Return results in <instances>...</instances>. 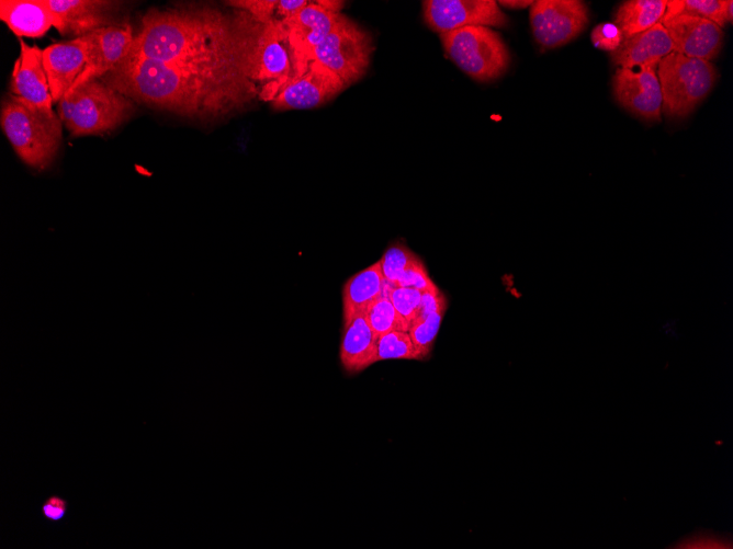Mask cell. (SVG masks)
<instances>
[{
  "instance_id": "ac0fdd59",
  "label": "cell",
  "mask_w": 733,
  "mask_h": 549,
  "mask_svg": "<svg viewBox=\"0 0 733 549\" xmlns=\"http://www.w3.org/2000/svg\"><path fill=\"white\" fill-rule=\"evenodd\" d=\"M87 42L77 37L43 49V67L53 102H59L84 69Z\"/></svg>"
},
{
  "instance_id": "3957f363",
  "label": "cell",
  "mask_w": 733,
  "mask_h": 549,
  "mask_svg": "<svg viewBox=\"0 0 733 549\" xmlns=\"http://www.w3.org/2000/svg\"><path fill=\"white\" fill-rule=\"evenodd\" d=\"M132 110L129 98L98 79L68 91L58 102L59 118L75 137L106 133L126 119Z\"/></svg>"
},
{
  "instance_id": "8992f818",
  "label": "cell",
  "mask_w": 733,
  "mask_h": 549,
  "mask_svg": "<svg viewBox=\"0 0 733 549\" xmlns=\"http://www.w3.org/2000/svg\"><path fill=\"white\" fill-rule=\"evenodd\" d=\"M448 57L480 82L493 81L509 67L510 55L500 34L488 26H464L440 34Z\"/></svg>"
},
{
  "instance_id": "277c9868",
  "label": "cell",
  "mask_w": 733,
  "mask_h": 549,
  "mask_svg": "<svg viewBox=\"0 0 733 549\" xmlns=\"http://www.w3.org/2000/svg\"><path fill=\"white\" fill-rule=\"evenodd\" d=\"M0 123L18 157L35 170L55 159L61 140V121L32 110L12 95L2 101Z\"/></svg>"
},
{
  "instance_id": "ba28073f",
  "label": "cell",
  "mask_w": 733,
  "mask_h": 549,
  "mask_svg": "<svg viewBox=\"0 0 733 549\" xmlns=\"http://www.w3.org/2000/svg\"><path fill=\"white\" fill-rule=\"evenodd\" d=\"M373 49L371 35L340 13L331 32L313 50L311 61L330 69L348 87L364 76Z\"/></svg>"
},
{
  "instance_id": "1f68e13d",
  "label": "cell",
  "mask_w": 733,
  "mask_h": 549,
  "mask_svg": "<svg viewBox=\"0 0 733 549\" xmlns=\"http://www.w3.org/2000/svg\"><path fill=\"white\" fill-rule=\"evenodd\" d=\"M590 38L595 47L613 52L623 41V35L614 23H601L594 27Z\"/></svg>"
},
{
  "instance_id": "484cf974",
  "label": "cell",
  "mask_w": 733,
  "mask_h": 549,
  "mask_svg": "<svg viewBox=\"0 0 733 549\" xmlns=\"http://www.w3.org/2000/svg\"><path fill=\"white\" fill-rule=\"evenodd\" d=\"M728 0H670L659 23L678 15H692L707 19L718 26L725 24L724 9Z\"/></svg>"
},
{
  "instance_id": "cb8c5ba5",
  "label": "cell",
  "mask_w": 733,
  "mask_h": 549,
  "mask_svg": "<svg viewBox=\"0 0 733 549\" xmlns=\"http://www.w3.org/2000/svg\"><path fill=\"white\" fill-rule=\"evenodd\" d=\"M227 4L247 12L259 22L283 23L297 14L308 2L305 0H236L228 1Z\"/></svg>"
},
{
  "instance_id": "5bb4252c",
  "label": "cell",
  "mask_w": 733,
  "mask_h": 549,
  "mask_svg": "<svg viewBox=\"0 0 733 549\" xmlns=\"http://www.w3.org/2000/svg\"><path fill=\"white\" fill-rule=\"evenodd\" d=\"M10 95L32 110L55 116L53 99L43 67V50L20 39V55L14 61Z\"/></svg>"
},
{
  "instance_id": "4316f807",
  "label": "cell",
  "mask_w": 733,
  "mask_h": 549,
  "mask_svg": "<svg viewBox=\"0 0 733 549\" xmlns=\"http://www.w3.org/2000/svg\"><path fill=\"white\" fill-rule=\"evenodd\" d=\"M385 359H424L408 331H391L377 335L375 363Z\"/></svg>"
},
{
  "instance_id": "83f0119b",
  "label": "cell",
  "mask_w": 733,
  "mask_h": 549,
  "mask_svg": "<svg viewBox=\"0 0 733 549\" xmlns=\"http://www.w3.org/2000/svg\"><path fill=\"white\" fill-rule=\"evenodd\" d=\"M446 310L447 304L428 316L416 318L409 324L408 333L410 339L424 358L431 352Z\"/></svg>"
},
{
  "instance_id": "603a6c76",
  "label": "cell",
  "mask_w": 733,
  "mask_h": 549,
  "mask_svg": "<svg viewBox=\"0 0 733 549\" xmlns=\"http://www.w3.org/2000/svg\"><path fill=\"white\" fill-rule=\"evenodd\" d=\"M667 0H630L623 2L614 15V24L623 38L646 31L659 23L666 10Z\"/></svg>"
},
{
  "instance_id": "f546056e",
  "label": "cell",
  "mask_w": 733,
  "mask_h": 549,
  "mask_svg": "<svg viewBox=\"0 0 733 549\" xmlns=\"http://www.w3.org/2000/svg\"><path fill=\"white\" fill-rule=\"evenodd\" d=\"M422 291L391 284L388 297L396 311L410 324L418 314Z\"/></svg>"
},
{
  "instance_id": "d6986e66",
  "label": "cell",
  "mask_w": 733,
  "mask_h": 549,
  "mask_svg": "<svg viewBox=\"0 0 733 549\" xmlns=\"http://www.w3.org/2000/svg\"><path fill=\"white\" fill-rule=\"evenodd\" d=\"M673 52L670 37L662 23L623 38L617 49L611 52V60L619 68H632L643 65L657 66L659 60Z\"/></svg>"
},
{
  "instance_id": "e575fe53",
  "label": "cell",
  "mask_w": 733,
  "mask_h": 549,
  "mask_svg": "<svg viewBox=\"0 0 733 549\" xmlns=\"http://www.w3.org/2000/svg\"><path fill=\"white\" fill-rule=\"evenodd\" d=\"M724 20L725 22H732L733 20V1L728 0L724 9Z\"/></svg>"
},
{
  "instance_id": "6da1fadb",
  "label": "cell",
  "mask_w": 733,
  "mask_h": 549,
  "mask_svg": "<svg viewBox=\"0 0 733 549\" xmlns=\"http://www.w3.org/2000/svg\"><path fill=\"white\" fill-rule=\"evenodd\" d=\"M256 25L257 20L241 10L234 16L208 7L150 10L142 19L127 57L246 76Z\"/></svg>"
},
{
  "instance_id": "ffe728a7",
  "label": "cell",
  "mask_w": 733,
  "mask_h": 549,
  "mask_svg": "<svg viewBox=\"0 0 733 549\" xmlns=\"http://www.w3.org/2000/svg\"><path fill=\"white\" fill-rule=\"evenodd\" d=\"M377 334L370 327L365 313L343 319L340 343V363L350 374L359 373L375 363Z\"/></svg>"
},
{
  "instance_id": "e0dca14e",
  "label": "cell",
  "mask_w": 733,
  "mask_h": 549,
  "mask_svg": "<svg viewBox=\"0 0 733 549\" xmlns=\"http://www.w3.org/2000/svg\"><path fill=\"white\" fill-rule=\"evenodd\" d=\"M44 3L56 18L55 28L76 38L114 25L112 15L120 7V2L105 0H44Z\"/></svg>"
},
{
  "instance_id": "d4e9b609",
  "label": "cell",
  "mask_w": 733,
  "mask_h": 549,
  "mask_svg": "<svg viewBox=\"0 0 733 549\" xmlns=\"http://www.w3.org/2000/svg\"><path fill=\"white\" fill-rule=\"evenodd\" d=\"M390 286L391 284L386 282L383 294L364 312L370 327L377 335L409 329V323L396 311L390 300Z\"/></svg>"
},
{
  "instance_id": "44dd1931",
  "label": "cell",
  "mask_w": 733,
  "mask_h": 549,
  "mask_svg": "<svg viewBox=\"0 0 733 549\" xmlns=\"http://www.w3.org/2000/svg\"><path fill=\"white\" fill-rule=\"evenodd\" d=\"M0 19L18 37H42L56 25L44 0H1Z\"/></svg>"
},
{
  "instance_id": "7a4b0ae2",
  "label": "cell",
  "mask_w": 733,
  "mask_h": 549,
  "mask_svg": "<svg viewBox=\"0 0 733 549\" xmlns=\"http://www.w3.org/2000/svg\"><path fill=\"white\" fill-rule=\"evenodd\" d=\"M104 83L145 104L190 117H218L253 99L255 82L235 70L200 69L126 57Z\"/></svg>"
},
{
  "instance_id": "836d02e7",
  "label": "cell",
  "mask_w": 733,
  "mask_h": 549,
  "mask_svg": "<svg viewBox=\"0 0 733 549\" xmlns=\"http://www.w3.org/2000/svg\"><path fill=\"white\" fill-rule=\"evenodd\" d=\"M533 1L531 0H500L497 2L498 5H503L510 9H525L529 5H532Z\"/></svg>"
},
{
  "instance_id": "7c38bea8",
  "label": "cell",
  "mask_w": 733,
  "mask_h": 549,
  "mask_svg": "<svg viewBox=\"0 0 733 549\" xmlns=\"http://www.w3.org/2000/svg\"><path fill=\"white\" fill-rule=\"evenodd\" d=\"M656 67L643 65L618 68L612 78L613 95L618 103L647 121L661 118L662 92Z\"/></svg>"
},
{
  "instance_id": "4fadbf2b",
  "label": "cell",
  "mask_w": 733,
  "mask_h": 549,
  "mask_svg": "<svg viewBox=\"0 0 733 549\" xmlns=\"http://www.w3.org/2000/svg\"><path fill=\"white\" fill-rule=\"evenodd\" d=\"M87 61L83 71L68 90L103 77L114 70L127 57L134 41L129 25H111L84 36Z\"/></svg>"
},
{
  "instance_id": "5b68a950",
  "label": "cell",
  "mask_w": 733,
  "mask_h": 549,
  "mask_svg": "<svg viewBox=\"0 0 733 549\" xmlns=\"http://www.w3.org/2000/svg\"><path fill=\"white\" fill-rule=\"evenodd\" d=\"M662 110L668 117H686L712 90L718 71L707 60L672 52L657 64Z\"/></svg>"
},
{
  "instance_id": "9c48e42d",
  "label": "cell",
  "mask_w": 733,
  "mask_h": 549,
  "mask_svg": "<svg viewBox=\"0 0 733 549\" xmlns=\"http://www.w3.org/2000/svg\"><path fill=\"white\" fill-rule=\"evenodd\" d=\"M588 22V10L577 0H538L530 9V24L539 45L555 48L575 38Z\"/></svg>"
},
{
  "instance_id": "4dcf8cb0",
  "label": "cell",
  "mask_w": 733,
  "mask_h": 549,
  "mask_svg": "<svg viewBox=\"0 0 733 549\" xmlns=\"http://www.w3.org/2000/svg\"><path fill=\"white\" fill-rule=\"evenodd\" d=\"M395 285L414 288L420 291L438 289L437 285L431 281L420 258L404 271Z\"/></svg>"
},
{
  "instance_id": "9a60e30c",
  "label": "cell",
  "mask_w": 733,
  "mask_h": 549,
  "mask_svg": "<svg viewBox=\"0 0 733 549\" xmlns=\"http://www.w3.org/2000/svg\"><path fill=\"white\" fill-rule=\"evenodd\" d=\"M339 15L340 12L331 11L316 1L283 22L295 56V76L305 71L313 50L331 32Z\"/></svg>"
},
{
  "instance_id": "7402d4cb",
  "label": "cell",
  "mask_w": 733,
  "mask_h": 549,
  "mask_svg": "<svg viewBox=\"0 0 733 549\" xmlns=\"http://www.w3.org/2000/svg\"><path fill=\"white\" fill-rule=\"evenodd\" d=\"M385 283L380 261L348 278L342 287L343 319L365 312L368 307L383 294Z\"/></svg>"
},
{
  "instance_id": "30bf717a",
  "label": "cell",
  "mask_w": 733,
  "mask_h": 549,
  "mask_svg": "<svg viewBox=\"0 0 733 549\" xmlns=\"http://www.w3.org/2000/svg\"><path fill=\"white\" fill-rule=\"evenodd\" d=\"M422 15L426 24L439 34L464 26L508 24L507 15L494 0H426Z\"/></svg>"
},
{
  "instance_id": "d6a6232c",
  "label": "cell",
  "mask_w": 733,
  "mask_h": 549,
  "mask_svg": "<svg viewBox=\"0 0 733 549\" xmlns=\"http://www.w3.org/2000/svg\"><path fill=\"white\" fill-rule=\"evenodd\" d=\"M41 512L45 519L58 523L67 515L68 502L60 495L52 494L42 503Z\"/></svg>"
},
{
  "instance_id": "2e32d148",
  "label": "cell",
  "mask_w": 733,
  "mask_h": 549,
  "mask_svg": "<svg viewBox=\"0 0 733 549\" xmlns=\"http://www.w3.org/2000/svg\"><path fill=\"white\" fill-rule=\"evenodd\" d=\"M662 24L670 37L674 53L709 61L721 52L723 31L707 19L683 14Z\"/></svg>"
},
{
  "instance_id": "8fae6325",
  "label": "cell",
  "mask_w": 733,
  "mask_h": 549,
  "mask_svg": "<svg viewBox=\"0 0 733 549\" xmlns=\"http://www.w3.org/2000/svg\"><path fill=\"white\" fill-rule=\"evenodd\" d=\"M347 85L330 69L312 60L305 71L289 79L271 100L278 110H304L317 107Z\"/></svg>"
},
{
  "instance_id": "f1b7e54d",
  "label": "cell",
  "mask_w": 733,
  "mask_h": 549,
  "mask_svg": "<svg viewBox=\"0 0 733 549\" xmlns=\"http://www.w3.org/2000/svg\"><path fill=\"white\" fill-rule=\"evenodd\" d=\"M419 256L402 242H395L387 248L380 261L385 282L395 285L405 270Z\"/></svg>"
},
{
  "instance_id": "52a82bcc",
  "label": "cell",
  "mask_w": 733,
  "mask_h": 549,
  "mask_svg": "<svg viewBox=\"0 0 733 549\" xmlns=\"http://www.w3.org/2000/svg\"><path fill=\"white\" fill-rule=\"evenodd\" d=\"M295 75V56L283 23L258 21L249 44L246 76L252 82H267L261 95L272 100Z\"/></svg>"
}]
</instances>
